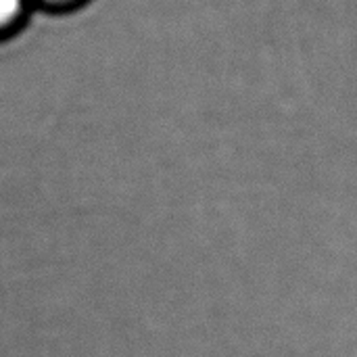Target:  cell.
<instances>
[{
  "mask_svg": "<svg viewBox=\"0 0 357 357\" xmlns=\"http://www.w3.org/2000/svg\"><path fill=\"white\" fill-rule=\"evenodd\" d=\"M29 17V0H0V38L13 36Z\"/></svg>",
  "mask_w": 357,
  "mask_h": 357,
  "instance_id": "6da1fadb",
  "label": "cell"
},
{
  "mask_svg": "<svg viewBox=\"0 0 357 357\" xmlns=\"http://www.w3.org/2000/svg\"><path fill=\"white\" fill-rule=\"evenodd\" d=\"M42 6H48L52 10H65V8H73L77 6L79 2H86V0H38Z\"/></svg>",
  "mask_w": 357,
  "mask_h": 357,
  "instance_id": "7a4b0ae2",
  "label": "cell"
}]
</instances>
